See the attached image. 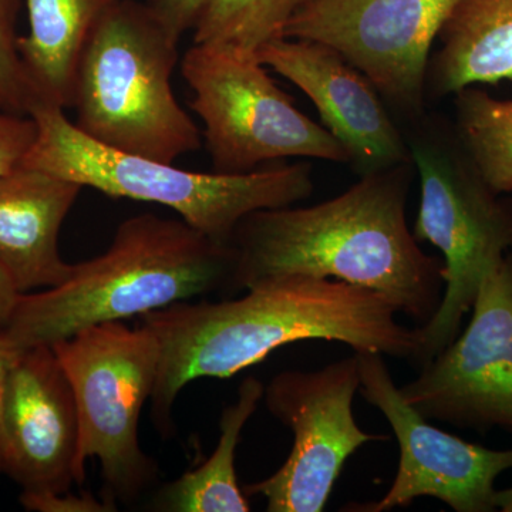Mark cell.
Returning <instances> with one entry per match:
<instances>
[{"mask_svg":"<svg viewBox=\"0 0 512 512\" xmlns=\"http://www.w3.org/2000/svg\"><path fill=\"white\" fill-rule=\"evenodd\" d=\"M247 295L220 302L183 301L140 316L160 343L151 420L163 439L175 433V400L201 377L228 379L264 362L276 349L326 340L353 352L416 362L419 329L397 320L382 293L311 276L259 282Z\"/></svg>","mask_w":512,"mask_h":512,"instance_id":"cell-1","label":"cell"},{"mask_svg":"<svg viewBox=\"0 0 512 512\" xmlns=\"http://www.w3.org/2000/svg\"><path fill=\"white\" fill-rule=\"evenodd\" d=\"M412 161L362 175L312 207L252 212L232 237L234 293L284 276L346 282L382 293L426 325L444 291L443 259L427 255L407 225Z\"/></svg>","mask_w":512,"mask_h":512,"instance_id":"cell-2","label":"cell"},{"mask_svg":"<svg viewBox=\"0 0 512 512\" xmlns=\"http://www.w3.org/2000/svg\"><path fill=\"white\" fill-rule=\"evenodd\" d=\"M235 254L181 218L121 222L104 254L62 284L20 293L3 329L18 350L53 346L100 323L143 316L210 293L234 295Z\"/></svg>","mask_w":512,"mask_h":512,"instance_id":"cell-3","label":"cell"},{"mask_svg":"<svg viewBox=\"0 0 512 512\" xmlns=\"http://www.w3.org/2000/svg\"><path fill=\"white\" fill-rule=\"evenodd\" d=\"M29 116L37 133L22 165L111 198L163 205L218 244L231 245L239 222L252 212L289 207L313 192L308 163L265 165L245 174L195 173L103 146L59 107L37 104Z\"/></svg>","mask_w":512,"mask_h":512,"instance_id":"cell-4","label":"cell"},{"mask_svg":"<svg viewBox=\"0 0 512 512\" xmlns=\"http://www.w3.org/2000/svg\"><path fill=\"white\" fill-rule=\"evenodd\" d=\"M178 45L148 3L117 0L80 59L74 126L103 146L164 163L200 150V130L173 89Z\"/></svg>","mask_w":512,"mask_h":512,"instance_id":"cell-5","label":"cell"},{"mask_svg":"<svg viewBox=\"0 0 512 512\" xmlns=\"http://www.w3.org/2000/svg\"><path fill=\"white\" fill-rule=\"evenodd\" d=\"M420 177L413 235L443 255L444 291L439 309L417 326L423 367L460 335L485 272L512 251V201L490 187L461 143L454 124L424 114L406 137Z\"/></svg>","mask_w":512,"mask_h":512,"instance_id":"cell-6","label":"cell"},{"mask_svg":"<svg viewBox=\"0 0 512 512\" xmlns=\"http://www.w3.org/2000/svg\"><path fill=\"white\" fill-rule=\"evenodd\" d=\"M72 386L79 416V464L86 471L97 458L103 501L136 504L157 483V461L144 453L138 437L141 410L156 387L160 343L141 323L123 320L82 329L52 346Z\"/></svg>","mask_w":512,"mask_h":512,"instance_id":"cell-7","label":"cell"},{"mask_svg":"<svg viewBox=\"0 0 512 512\" xmlns=\"http://www.w3.org/2000/svg\"><path fill=\"white\" fill-rule=\"evenodd\" d=\"M268 72L256 53L235 46L194 43L185 52L181 73L194 94L191 109L204 123L214 173H251L286 158L349 164L345 147Z\"/></svg>","mask_w":512,"mask_h":512,"instance_id":"cell-8","label":"cell"},{"mask_svg":"<svg viewBox=\"0 0 512 512\" xmlns=\"http://www.w3.org/2000/svg\"><path fill=\"white\" fill-rule=\"evenodd\" d=\"M360 387L359 357L319 370H284L265 387L266 409L293 434L291 453L265 480L245 484L247 497H264L269 512H322L346 461L370 441L389 440L360 429L353 399Z\"/></svg>","mask_w":512,"mask_h":512,"instance_id":"cell-9","label":"cell"},{"mask_svg":"<svg viewBox=\"0 0 512 512\" xmlns=\"http://www.w3.org/2000/svg\"><path fill=\"white\" fill-rule=\"evenodd\" d=\"M458 0H305L284 37L332 47L413 123L426 114L434 40Z\"/></svg>","mask_w":512,"mask_h":512,"instance_id":"cell-10","label":"cell"},{"mask_svg":"<svg viewBox=\"0 0 512 512\" xmlns=\"http://www.w3.org/2000/svg\"><path fill=\"white\" fill-rule=\"evenodd\" d=\"M399 389L429 421L512 434V252L485 272L466 330Z\"/></svg>","mask_w":512,"mask_h":512,"instance_id":"cell-11","label":"cell"},{"mask_svg":"<svg viewBox=\"0 0 512 512\" xmlns=\"http://www.w3.org/2000/svg\"><path fill=\"white\" fill-rule=\"evenodd\" d=\"M359 392L389 421L400 448L399 468L380 500L355 503L350 512H386L417 498H437L457 512L497 510L495 481L512 470V448L493 450L437 429L403 399L383 355L356 352Z\"/></svg>","mask_w":512,"mask_h":512,"instance_id":"cell-12","label":"cell"},{"mask_svg":"<svg viewBox=\"0 0 512 512\" xmlns=\"http://www.w3.org/2000/svg\"><path fill=\"white\" fill-rule=\"evenodd\" d=\"M3 466L26 494H63L83 484L72 386L52 346L19 350L3 404Z\"/></svg>","mask_w":512,"mask_h":512,"instance_id":"cell-13","label":"cell"},{"mask_svg":"<svg viewBox=\"0 0 512 512\" xmlns=\"http://www.w3.org/2000/svg\"><path fill=\"white\" fill-rule=\"evenodd\" d=\"M256 56L312 101L359 177L412 161L406 136L376 87L332 47L281 37Z\"/></svg>","mask_w":512,"mask_h":512,"instance_id":"cell-14","label":"cell"},{"mask_svg":"<svg viewBox=\"0 0 512 512\" xmlns=\"http://www.w3.org/2000/svg\"><path fill=\"white\" fill-rule=\"evenodd\" d=\"M82 190L25 165L0 174V266L20 293L52 288L72 275L59 235Z\"/></svg>","mask_w":512,"mask_h":512,"instance_id":"cell-15","label":"cell"},{"mask_svg":"<svg viewBox=\"0 0 512 512\" xmlns=\"http://www.w3.org/2000/svg\"><path fill=\"white\" fill-rule=\"evenodd\" d=\"M437 39L427 96H454L476 84L512 82V0H458Z\"/></svg>","mask_w":512,"mask_h":512,"instance_id":"cell-16","label":"cell"},{"mask_svg":"<svg viewBox=\"0 0 512 512\" xmlns=\"http://www.w3.org/2000/svg\"><path fill=\"white\" fill-rule=\"evenodd\" d=\"M117 0H25L29 32L19 36L37 104L72 110L77 69L90 37Z\"/></svg>","mask_w":512,"mask_h":512,"instance_id":"cell-17","label":"cell"},{"mask_svg":"<svg viewBox=\"0 0 512 512\" xmlns=\"http://www.w3.org/2000/svg\"><path fill=\"white\" fill-rule=\"evenodd\" d=\"M265 386L249 376L238 387L237 400L222 410L221 436L205 463L163 485L151 510L164 512H248L251 504L239 487L235 454L242 430L264 399Z\"/></svg>","mask_w":512,"mask_h":512,"instance_id":"cell-18","label":"cell"},{"mask_svg":"<svg viewBox=\"0 0 512 512\" xmlns=\"http://www.w3.org/2000/svg\"><path fill=\"white\" fill-rule=\"evenodd\" d=\"M454 128L490 187L512 194V100L467 87L454 94Z\"/></svg>","mask_w":512,"mask_h":512,"instance_id":"cell-19","label":"cell"},{"mask_svg":"<svg viewBox=\"0 0 512 512\" xmlns=\"http://www.w3.org/2000/svg\"><path fill=\"white\" fill-rule=\"evenodd\" d=\"M305 0H208L194 28V43H218L256 53L284 37Z\"/></svg>","mask_w":512,"mask_h":512,"instance_id":"cell-20","label":"cell"},{"mask_svg":"<svg viewBox=\"0 0 512 512\" xmlns=\"http://www.w3.org/2000/svg\"><path fill=\"white\" fill-rule=\"evenodd\" d=\"M22 0H0V110L29 116L37 106L18 50Z\"/></svg>","mask_w":512,"mask_h":512,"instance_id":"cell-21","label":"cell"},{"mask_svg":"<svg viewBox=\"0 0 512 512\" xmlns=\"http://www.w3.org/2000/svg\"><path fill=\"white\" fill-rule=\"evenodd\" d=\"M37 127L30 116L0 110V174L23 164L35 143Z\"/></svg>","mask_w":512,"mask_h":512,"instance_id":"cell-22","label":"cell"},{"mask_svg":"<svg viewBox=\"0 0 512 512\" xmlns=\"http://www.w3.org/2000/svg\"><path fill=\"white\" fill-rule=\"evenodd\" d=\"M207 2L208 0H148L147 3L165 29L181 42L185 33L194 30Z\"/></svg>","mask_w":512,"mask_h":512,"instance_id":"cell-23","label":"cell"},{"mask_svg":"<svg viewBox=\"0 0 512 512\" xmlns=\"http://www.w3.org/2000/svg\"><path fill=\"white\" fill-rule=\"evenodd\" d=\"M20 503L29 511L40 512H72V511H90L103 512L111 511L109 505L104 501L94 500L90 495L70 494V491L63 494H26L20 495Z\"/></svg>","mask_w":512,"mask_h":512,"instance_id":"cell-24","label":"cell"},{"mask_svg":"<svg viewBox=\"0 0 512 512\" xmlns=\"http://www.w3.org/2000/svg\"><path fill=\"white\" fill-rule=\"evenodd\" d=\"M19 350L10 345L3 332H0V471L3 466V404H5L6 386H8V377L10 367L13 365Z\"/></svg>","mask_w":512,"mask_h":512,"instance_id":"cell-25","label":"cell"},{"mask_svg":"<svg viewBox=\"0 0 512 512\" xmlns=\"http://www.w3.org/2000/svg\"><path fill=\"white\" fill-rule=\"evenodd\" d=\"M20 292L8 272L0 266V332L8 325L10 315L15 309Z\"/></svg>","mask_w":512,"mask_h":512,"instance_id":"cell-26","label":"cell"},{"mask_svg":"<svg viewBox=\"0 0 512 512\" xmlns=\"http://www.w3.org/2000/svg\"><path fill=\"white\" fill-rule=\"evenodd\" d=\"M495 504H497V510L512 512V487L507 490H498Z\"/></svg>","mask_w":512,"mask_h":512,"instance_id":"cell-27","label":"cell"}]
</instances>
